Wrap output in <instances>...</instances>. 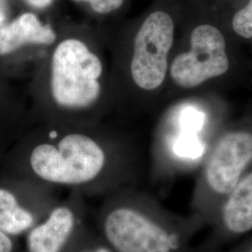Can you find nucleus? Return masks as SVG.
I'll return each instance as SVG.
<instances>
[{"mask_svg":"<svg viewBox=\"0 0 252 252\" xmlns=\"http://www.w3.org/2000/svg\"><path fill=\"white\" fill-rule=\"evenodd\" d=\"M185 31L172 54L168 80L187 95L223 93L252 82V60L227 31L209 1L189 0Z\"/></svg>","mask_w":252,"mask_h":252,"instance_id":"f257e3e1","label":"nucleus"},{"mask_svg":"<svg viewBox=\"0 0 252 252\" xmlns=\"http://www.w3.org/2000/svg\"><path fill=\"white\" fill-rule=\"evenodd\" d=\"M231 120V107L222 93L186 95L172 107L162 123L161 137L166 157L179 170L197 171Z\"/></svg>","mask_w":252,"mask_h":252,"instance_id":"f03ea898","label":"nucleus"},{"mask_svg":"<svg viewBox=\"0 0 252 252\" xmlns=\"http://www.w3.org/2000/svg\"><path fill=\"white\" fill-rule=\"evenodd\" d=\"M252 165V102L218 135L197 170L191 210L209 227L227 196Z\"/></svg>","mask_w":252,"mask_h":252,"instance_id":"7ed1b4c3","label":"nucleus"},{"mask_svg":"<svg viewBox=\"0 0 252 252\" xmlns=\"http://www.w3.org/2000/svg\"><path fill=\"white\" fill-rule=\"evenodd\" d=\"M207 225L198 217L172 220L138 207H120L106 219L105 234L118 252H194L189 242Z\"/></svg>","mask_w":252,"mask_h":252,"instance_id":"20e7f679","label":"nucleus"},{"mask_svg":"<svg viewBox=\"0 0 252 252\" xmlns=\"http://www.w3.org/2000/svg\"><path fill=\"white\" fill-rule=\"evenodd\" d=\"M177 28V17L163 9H154L140 24L134 36L130 61L131 79L138 90L154 94L168 80Z\"/></svg>","mask_w":252,"mask_h":252,"instance_id":"39448f33","label":"nucleus"},{"mask_svg":"<svg viewBox=\"0 0 252 252\" xmlns=\"http://www.w3.org/2000/svg\"><path fill=\"white\" fill-rule=\"evenodd\" d=\"M102 63L82 41L64 39L56 47L52 60L51 89L61 107L87 108L98 99Z\"/></svg>","mask_w":252,"mask_h":252,"instance_id":"423d86ee","label":"nucleus"},{"mask_svg":"<svg viewBox=\"0 0 252 252\" xmlns=\"http://www.w3.org/2000/svg\"><path fill=\"white\" fill-rule=\"evenodd\" d=\"M31 166L42 180L61 184H81L94 180L102 170L105 154L89 136L71 134L57 148L38 145L30 158Z\"/></svg>","mask_w":252,"mask_h":252,"instance_id":"0eeeda50","label":"nucleus"},{"mask_svg":"<svg viewBox=\"0 0 252 252\" xmlns=\"http://www.w3.org/2000/svg\"><path fill=\"white\" fill-rule=\"evenodd\" d=\"M196 252H216L226 244L252 233V165L227 196Z\"/></svg>","mask_w":252,"mask_h":252,"instance_id":"6e6552de","label":"nucleus"},{"mask_svg":"<svg viewBox=\"0 0 252 252\" xmlns=\"http://www.w3.org/2000/svg\"><path fill=\"white\" fill-rule=\"evenodd\" d=\"M55 38L52 27L43 25L34 13L27 12L0 27V55L11 54L26 44L50 45Z\"/></svg>","mask_w":252,"mask_h":252,"instance_id":"1a4fd4ad","label":"nucleus"},{"mask_svg":"<svg viewBox=\"0 0 252 252\" xmlns=\"http://www.w3.org/2000/svg\"><path fill=\"white\" fill-rule=\"evenodd\" d=\"M73 226L72 211L67 207L55 208L45 222L29 234V252H60L72 232Z\"/></svg>","mask_w":252,"mask_h":252,"instance_id":"9d476101","label":"nucleus"},{"mask_svg":"<svg viewBox=\"0 0 252 252\" xmlns=\"http://www.w3.org/2000/svg\"><path fill=\"white\" fill-rule=\"evenodd\" d=\"M227 31L242 46H252V0H209Z\"/></svg>","mask_w":252,"mask_h":252,"instance_id":"9b49d317","label":"nucleus"},{"mask_svg":"<svg viewBox=\"0 0 252 252\" xmlns=\"http://www.w3.org/2000/svg\"><path fill=\"white\" fill-rule=\"evenodd\" d=\"M33 216L20 207L9 190L0 189V230L5 234H18L33 224Z\"/></svg>","mask_w":252,"mask_h":252,"instance_id":"f8f14e48","label":"nucleus"},{"mask_svg":"<svg viewBox=\"0 0 252 252\" xmlns=\"http://www.w3.org/2000/svg\"><path fill=\"white\" fill-rule=\"evenodd\" d=\"M75 1L89 3L92 9L99 14L110 13L116 9H120L124 3V0H75Z\"/></svg>","mask_w":252,"mask_h":252,"instance_id":"ddd939ff","label":"nucleus"},{"mask_svg":"<svg viewBox=\"0 0 252 252\" xmlns=\"http://www.w3.org/2000/svg\"><path fill=\"white\" fill-rule=\"evenodd\" d=\"M216 252H252V233L247 234L246 238L232 248Z\"/></svg>","mask_w":252,"mask_h":252,"instance_id":"4468645a","label":"nucleus"},{"mask_svg":"<svg viewBox=\"0 0 252 252\" xmlns=\"http://www.w3.org/2000/svg\"><path fill=\"white\" fill-rule=\"evenodd\" d=\"M12 242L4 232L0 230V252H11Z\"/></svg>","mask_w":252,"mask_h":252,"instance_id":"2eb2a0df","label":"nucleus"},{"mask_svg":"<svg viewBox=\"0 0 252 252\" xmlns=\"http://www.w3.org/2000/svg\"><path fill=\"white\" fill-rule=\"evenodd\" d=\"M27 4L35 9H45L51 6L54 0H25Z\"/></svg>","mask_w":252,"mask_h":252,"instance_id":"dca6fc26","label":"nucleus"},{"mask_svg":"<svg viewBox=\"0 0 252 252\" xmlns=\"http://www.w3.org/2000/svg\"><path fill=\"white\" fill-rule=\"evenodd\" d=\"M50 136H51L52 138H54V137H56V136H57V133H56L55 131H52V132L50 133Z\"/></svg>","mask_w":252,"mask_h":252,"instance_id":"f3484780","label":"nucleus"},{"mask_svg":"<svg viewBox=\"0 0 252 252\" xmlns=\"http://www.w3.org/2000/svg\"><path fill=\"white\" fill-rule=\"evenodd\" d=\"M108 252L106 249H100V250H98L97 252Z\"/></svg>","mask_w":252,"mask_h":252,"instance_id":"a211bd4d","label":"nucleus"},{"mask_svg":"<svg viewBox=\"0 0 252 252\" xmlns=\"http://www.w3.org/2000/svg\"><path fill=\"white\" fill-rule=\"evenodd\" d=\"M251 49H252V47H251Z\"/></svg>","mask_w":252,"mask_h":252,"instance_id":"6ab92c4d","label":"nucleus"},{"mask_svg":"<svg viewBox=\"0 0 252 252\" xmlns=\"http://www.w3.org/2000/svg\"><path fill=\"white\" fill-rule=\"evenodd\" d=\"M206 1H209V0H206Z\"/></svg>","mask_w":252,"mask_h":252,"instance_id":"aec40b11","label":"nucleus"},{"mask_svg":"<svg viewBox=\"0 0 252 252\" xmlns=\"http://www.w3.org/2000/svg\"></svg>","mask_w":252,"mask_h":252,"instance_id":"412c9836","label":"nucleus"}]
</instances>
